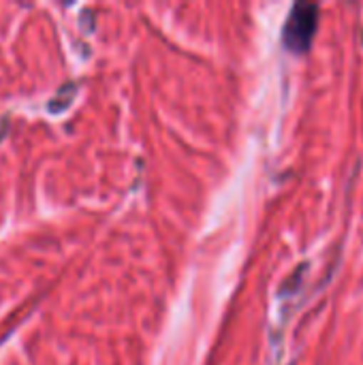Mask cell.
Instances as JSON below:
<instances>
[{"mask_svg":"<svg viewBox=\"0 0 363 365\" xmlns=\"http://www.w3.org/2000/svg\"><path fill=\"white\" fill-rule=\"evenodd\" d=\"M319 26V4L317 2H297L293 4L287 24L282 28V41L287 49L302 53L308 51Z\"/></svg>","mask_w":363,"mask_h":365,"instance_id":"1","label":"cell"}]
</instances>
